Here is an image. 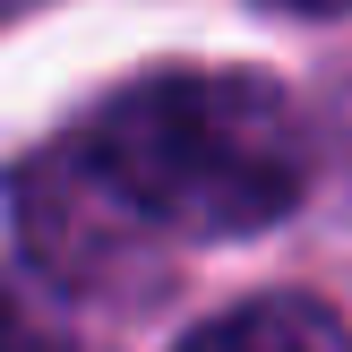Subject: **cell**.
Segmentation results:
<instances>
[{
  "label": "cell",
  "instance_id": "7a4b0ae2",
  "mask_svg": "<svg viewBox=\"0 0 352 352\" xmlns=\"http://www.w3.org/2000/svg\"><path fill=\"white\" fill-rule=\"evenodd\" d=\"M181 352H352V327L309 292H258V301L206 318Z\"/></svg>",
  "mask_w": 352,
  "mask_h": 352
},
{
  "label": "cell",
  "instance_id": "6da1fadb",
  "mask_svg": "<svg viewBox=\"0 0 352 352\" xmlns=\"http://www.w3.org/2000/svg\"><path fill=\"white\" fill-rule=\"evenodd\" d=\"M309 189V129L258 69H155L103 95V112L17 172V232L60 284H95V258L129 232L241 241Z\"/></svg>",
  "mask_w": 352,
  "mask_h": 352
},
{
  "label": "cell",
  "instance_id": "277c9868",
  "mask_svg": "<svg viewBox=\"0 0 352 352\" xmlns=\"http://www.w3.org/2000/svg\"><path fill=\"white\" fill-rule=\"evenodd\" d=\"M267 9H284V17H344L352 0H267Z\"/></svg>",
  "mask_w": 352,
  "mask_h": 352
},
{
  "label": "cell",
  "instance_id": "3957f363",
  "mask_svg": "<svg viewBox=\"0 0 352 352\" xmlns=\"http://www.w3.org/2000/svg\"><path fill=\"white\" fill-rule=\"evenodd\" d=\"M0 352H69V344L52 336V327H34L26 309H17L9 292H0Z\"/></svg>",
  "mask_w": 352,
  "mask_h": 352
}]
</instances>
